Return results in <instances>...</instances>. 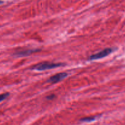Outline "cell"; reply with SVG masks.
Returning <instances> with one entry per match:
<instances>
[{
  "label": "cell",
  "instance_id": "7",
  "mask_svg": "<svg viewBox=\"0 0 125 125\" xmlns=\"http://www.w3.org/2000/svg\"><path fill=\"white\" fill-rule=\"evenodd\" d=\"M54 95H49V96H47V99H48V100H52L53 98H54Z\"/></svg>",
  "mask_w": 125,
  "mask_h": 125
},
{
  "label": "cell",
  "instance_id": "4",
  "mask_svg": "<svg viewBox=\"0 0 125 125\" xmlns=\"http://www.w3.org/2000/svg\"><path fill=\"white\" fill-rule=\"evenodd\" d=\"M39 50H22V51H18L15 52L14 55H15L17 57H25V56H28L32 54L35 52L39 51Z\"/></svg>",
  "mask_w": 125,
  "mask_h": 125
},
{
  "label": "cell",
  "instance_id": "8",
  "mask_svg": "<svg viewBox=\"0 0 125 125\" xmlns=\"http://www.w3.org/2000/svg\"><path fill=\"white\" fill-rule=\"evenodd\" d=\"M2 3H3V1H1V0H0V5L2 4Z\"/></svg>",
  "mask_w": 125,
  "mask_h": 125
},
{
  "label": "cell",
  "instance_id": "2",
  "mask_svg": "<svg viewBox=\"0 0 125 125\" xmlns=\"http://www.w3.org/2000/svg\"><path fill=\"white\" fill-rule=\"evenodd\" d=\"M112 51L113 50L112 48H105L104 50L100 51V52H98V53H96L90 56L88 59L90 60V61H94V60H98L100 59L104 58V57H106V56L110 54L112 52Z\"/></svg>",
  "mask_w": 125,
  "mask_h": 125
},
{
  "label": "cell",
  "instance_id": "6",
  "mask_svg": "<svg viewBox=\"0 0 125 125\" xmlns=\"http://www.w3.org/2000/svg\"><path fill=\"white\" fill-rule=\"evenodd\" d=\"M9 95V93H4V94H2L0 95V102L2 101L3 100H4L5 99L7 98L8 97V96Z\"/></svg>",
  "mask_w": 125,
  "mask_h": 125
},
{
  "label": "cell",
  "instance_id": "5",
  "mask_svg": "<svg viewBox=\"0 0 125 125\" xmlns=\"http://www.w3.org/2000/svg\"><path fill=\"white\" fill-rule=\"evenodd\" d=\"M96 119V117H86V118H83L82 119H81L80 120L82 122H90L92 121H94Z\"/></svg>",
  "mask_w": 125,
  "mask_h": 125
},
{
  "label": "cell",
  "instance_id": "3",
  "mask_svg": "<svg viewBox=\"0 0 125 125\" xmlns=\"http://www.w3.org/2000/svg\"><path fill=\"white\" fill-rule=\"evenodd\" d=\"M67 76H68V74L67 73H66V72H62V73H58V74H56L55 75L50 77L49 80H48V82L51 83H58L59 81L66 78Z\"/></svg>",
  "mask_w": 125,
  "mask_h": 125
},
{
  "label": "cell",
  "instance_id": "1",
  "mask_svg": "<svg viewBox=\"0 0 125 125\" xmlns=\"http://www.w3.org/2000/svg\"><path fill=\"white\" fill-rule=\"evenodd\" d=\"M62 65H63V64L61 63H51V62H44V63H40L34 65L33 67V70L36 71H45L61 67Z\"/></svg>",
  "mask_w": 125,
  "mask_h": 125
}]
</instances>
